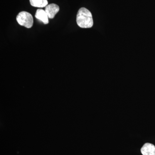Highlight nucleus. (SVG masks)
I'll list each match as a JSON object with an SVG mask.
<instances>
[{
  "label": "nucleus",
  "mask_w": 155,
  "mask_h": 155,
  "mask_svg": "<svg viewBox=\"0 0 155 155\" xmlns=\"http://www.w3.org/2000/svg\"><path fill=\"white\" fill-rule=\"evenodd\" d=\"M76 22L81 28H91L93 25L91 12L85 8H82L79 9L76 17Z\"/></svg>",
  "instance_id": "nucleus-1"
},
{
  "label": "nucleus",
  "mask_w": 155,
  "mask_h": 155,
  "mask_svg": "<svg viewBox=\"0 0 155 155\" xmlns=\"http://www.w3.org/2000/svg\"><path fill=\"white\" fill-rule=\"evenodd\" d=\"M17 21L19 25L26 28H31L33 25V18L32 15L26 11H22L17 15Z\"/></svg>",
  "instance_id": "nucleus-2"
},
{
  "label": "nucleus",
  "mask_w": 155,
  "mask_h": 155,
  "mask_svg": "<svg viewBox=\"0 0 155 155\" xmlns=\"http://www.w3.org/2000/svg\"><path fill=\"white\" fill-rule=\"evenodd\" d=\"M45 11L50 19H53L56 14L59 12L60 8L58 5L55 4H51L45 7Z\"/></svg>",
  "instance_id": "nucleus-3"
},
{
  "label": "nucleus",
  "mask_w": 155,
  "mask_h": 155,
  "mask_svg": "<svg viewBox=\"0 0 155 155\" xmlns=\"http://www.w3.org/2000/svg\"><path fill=\"white\" fill-rule=\"evenodd\" d=\"M141 152L143 155H155V146L151 143H145L141 148Z\"/></svg>",
  "instance_id": "nucleus-4"
},
{
  "label": "nucleus",
  "mask_w": 155,
  "mask_h": 155,
  "mask_svg": "<svg viewBox=\"0 0 155 155\" xmlns=\"http://www.w3.org/2000/svg\"><path fill=\"white\" fill-rule=\"evenodd\" d=\"M35 17L36 19L43 22L45 24H47L49 23L48 17L45 10L38 9L35 14Z\"/></svg>",
  "instance_id": "nucleus-5"
},
{
  "label": "nucleus",
  "mask_w": 155,
  "mask_h": 155,
  "mask_svg": "<svg viewBox=\"0 0 155 155\" xmlns=\"http://www.w3.org/2000/svg\"><path fill=\"white\" fill-rule=\"evenodd\" d=\"M31 5L34 7L42 8L48 5L47 0H29Z\"/></svg>",
  "instance_id": "nucleus-6"
}]
</instances>
